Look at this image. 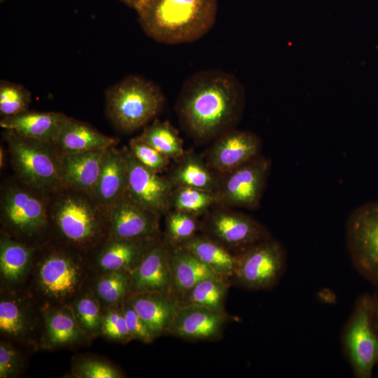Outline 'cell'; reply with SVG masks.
I'll return each instance as SVG.
<instances>
[{
	"label": "cell",
	"instance_id": "obj_1",
	"mask_svg": "<svg viewBox=\"0 0 378 378\" xmlns=\"http://www.w3.org/2000/svg\"><path fill=\"white\" fill-rule=\"evenodd\" d=\"M244 104L245 89L234 75L206 69L185 80L175 110L186 132L196 141H206L234 129Z\"/></svg>",
	"mask_w": 378,
	"mask_h": 378
},
{
	"label": "cell",
	"instance_id": "obj_2",
	"mask_svg": "<svg viewBox=\"0 0 378 378\" xmlns=\"http://www.w3.org/2000/svg\"><path fill=\"white\" fill-rule=\"evenodd\" d=\"M144 32L154 41L195 42L214 27L217 0H141L134 9Z\"/></svg>",
	"mask_w": 378,
	"mask_h": 378
},
{
	"label": "cell",
	"instance_id": "obj_3",
	"mask_svg": "<svg viewBox=\"0 0 378 378\" xmlns=\"http://www.w3.org/2000/svg\"><path fill=\"white\" fill-rule=\"evenodd\" d=\"M106 115L113 125L128 134L145 126L162 110L165 97L155 82L128 75L105 92Z\"/></svg>",
	"mask_w": 378,
	"mask_h": 378
},
{
	"label": "cell",
	"instance_id": "obj_4",
	"mask_svg": "<svg viewBox=\"0 0 378 378\" xmlns=\"http://www.w3.org/2000/svg\"><path fill=\"white\" fill-rule=\"evenodd\" d=\"M13 167L29 188L49 190L64 185L61 177L62 153L55 145L6 130Z\"/></svg>",
	"mask_w": 378,
	"mask_h": 378
},
{
	"label": "cell",
	"instance_id": "obj_5",
	"mask_svg": "<svg viewBox=\"0 0 378 378\" xmlns=\"http://www.w3.org/2000/svg\"><path fill=\"white\" fill-rule=\"evenodd\" d=\"M105 213L91 197L78 191L59 197L51 218L64 239L76 247L87 248L97 244L108 228Z\"/></svg>",
	"mask_w": 378,
	"mask_h": 378
},
{
	"label": "cell",
	"instance_id": "obj_6",
	"mask_svg": "<svg viewBox=\"0 0 378 378\" xmlns=\"http://www.w3.org/2000/svg\"><path fill=\"white\" fill-rule=\"evenodd\" d=\"M34 283L46 306L66 304L81 291L87 276L83 261L62 250H52L34 262Z\"/></svg>",
	"mask_w": 378,
	"mask_h": 378
},
{
	"label": "cell",
	"instance_id": "obj_7",
	"mask_svg": "<svg viewBox=\"0 0 378 378\" xmlns=\"http://www.w3.org/2000/svg\"><path fill=\"white\" fill-rule=\"evenodd\" d=\"M374 298L359 296L342 333L344 354L357 378H370L378 363V336L373 321Z\"/></svg>",
	"mask_w": 378,
	"mask_h": 378
},
{
	"label": "cell",
	"instance_id": "obj_8",
	"mask_svg": "<svg viewBox=\"0 0 378 378\" xmlns=\"http://www.w3.org/2000/svg\"><path fill=\"white\" fill-rule=\"evenodd\" d=\"M236 255L232 281L246 289L271 288L277 284L285 270V249L272 237L249 246Z\"/></svg>",
	"mask_w": 378,
	"mask_h": 378
},
{
	"label": "cell",
	"instance_id": "obj_9",
	"mask_svg": "<svg viewBox=\"0 0 378 378\" xmlns=\"http://www.w3.org/2000/svg\"><path fill=\"white\" fill-rule=\"evenodd\" d=\"M346 246L358 272L378 286V201L364 204L349 215Z\"/></svg>",
	"mask_w": 378,
	"mask_h": 378
},
{
	"label": "cell",
	"instance_id": "obj_10",
	"mask_svg": "<svg viewBox=\"0 0 378 378\" xmlns=\"http://www.w3.org/2000/svg\"><path fill=\"white\" fill-rule=\"evenodd\" d=\"M270 160L259 154L238 168L219 176L215 191L216 205L228 208L256 209L260 204Z\"/></svg>",
	"mask_w": 378,
	"mask_h": 378
},
{
	"label": "cell",
	"instance_id": "obj_11",
	"mask_svg": "<svg viewBox=\"0 0 378 378\" xmlns=\"http://www.w3.org/2000/svg\"><path fill=\"white\" fill-rule=\"evenodd\" d=\"M201 221V233L237 253L249 246L270 237L267 229L253 217L217 205Z\"/></svg>",
	"mask_w": 378,
	"mask_h": 378
},
{
	"label": "cell",
	"instance_id": "obj_12",
	"mask_svg": "<svg viewBox=\"0 0 378 378\" xmlns=\"http://www.w3.org/2000/svg\"><path fill=\"white\" fill-rule=\"evenodd\" d=\"M4 227L17 238H30L47 227L48 213L43 200L29 190L9 186L1 200Z\"/></svg>",
	"mask_w": 378,
	"mask_h": 378
},
{
	"label": "cell",
	"instance_id": "obj_13",
	"mask_svg": "<svg viewBox=\"0 0 378 378\" xmlns=\"http://www.w3.org/2000/svg\"><path fill=\"white\" fill-rule=\"evenodd\" d=\"M127 164V195L146 209L159 215L171 210L174 186L167 176L141 164L128 147L122 148Z\"/></svg>",
	"mask_w": 378,
	"mask_h": 378
},
{
	"label": "cell",
	"instance_id": "obj_14",
	"mask_svg": "<svg viewBox=\"0 0 378 378\" xmlns=\"http://www.w3.org/2000/svg\"><path fill=\"white\" fill-rule=\"evenodd\" d=\"M160 218L126 194L108 212V239L160 237Z\"/></svg>",
	"mask_w": 378,
	"mask_h": 378
},
{
	"label": "cell",
	"instance_id": "obj_15",
	"mask_svg": "<svg viewBox=\"0 0 378 378\" xmlns=\"http://www.w3.org/2000/svg\"><path fill=\"white\" fill-rule=\"evenodd\" d=\"M260 149L261 140L255 133L232 129L215 139L206 162L220 176L258 155Z\"/></svg>",
	"mask_w": 378,
	"mask_h": 378
},
{
	"label": "cell",
	"instance_id": "obj_16",
	"mask_svg": "<svg viewBox=\"0 0 378 378\" xmlns=\"http://www.w3.org/2000/svg\"><path fill=\"white\" fill-rule=\"evenodd\" d=\"M227 319L225 310L180 304L168 334L188 340H214L222 335Z\"/></svg>",
	"mask_w": 378,
	"mask_h": 378
},
{
	"label": "cell",
	"instance_id": "obj_17",
	"mask_svg": "<svg viewBox=\"0 0 378 378\" xmlns=\"http://www.w3.org/2000/svg\"><path fill=\"white\" fill-rule=\"evenodd\" d=\"M171 248L172 244L164 237L154 244L130 272L131 293L160 292L172 295Z\"/></svg>",
	"mask_w": 378,
	"mask_h": 378
},
{
	"label": "cell",
	"instance_id": "obj_18",
	"mask_svg": "<svg viewBox=\"0 0 378 378\" xmlns=\"http://www.w3.org/2000/svg\"><path fill=\"white\" fill-rule=\"evenodd\" d=\"M127 164L122 149L112 146L104 155L100 174L92 198L108 214L127 194Z\"/></svg>",
	"mask_w": 378,
	"mask_h": 378
},
{
	"label": "cell",
	"instance_id": "obj_19",
	"mask_svg": "<svg viewBox=\"0 0 378 378\" xmlns=\"http://www.w3.org/2000/svg\"><path fill=\"white\" fill-rule=\"evenodd\" d=\"M127 298L155 338L168 334L178 300L160 292L131 293Z\"/></svg>",
	"mask_w": 378,
	"mask_h": 378
},
{
	"label": "cell",
	"instance_id": "obj_20",
	"mask_svg": "<svg viewBox=\"0 0 378 378\" xmlns=\"http://www.w3.org/2000/svg\"><path fill=\"white\" fill-rule=\"evenodd\" d=\"M107 149L62 153L61 177L63 184L92 197Z\"/></svg>",
	"mask_w": 378,
	"mask_h": 378
},
{
	"label": "cell",
	"instance_id": "obj_21",
	"mask_svg": "<svg viewBox=\"0 0 378 378\" xmlns=\"http://www.w3.org/2000/svg\"><path fill=\"white\" fill-rule=\"evenodd\" d=\"M162 237L150 239H107L95 258L98 272H131Z\"/></svg>",
	"mask_w": 378,
	"mask_h": 378
},
{
	"label": "cell",
	"instance_id": "obj_22",
	"mask_svg": "<svg viewBox=\"0 0 378 378\" xmlns=\"http://www.w3.org/2000/svg\"><path fill=\"white\" fill-rule=\"evenodd\" d=\"M68 117L60 112L27 111L1 118L0 126L21 136L55 145Z\"/></svg>",
	"mask_w": 378,
	"mask_h": 378
},
{
	"label": "cell",
	"instance_id": "obj_23",
	"mask_svg": "<svg viewBox=\"0 0 378 378\" xmlns=\"http://www.w3.org/2000/svg\"><path fill=\"white\" fill-rule=\"evenodd\" d=\"M43 314L42 347L53 349L71 346L83 342L88 337L78 325L71 305L46 307Z\"/></svg>",
	"mask_w": 378,
	"mask_h": 378
},
{
	"label": "cell",
	"instance_id": "obj_24",
	"mask_svg": "<svg viewBox=\"0 0 378 378\" xmlns=\"http://www.w3.org/2000/svg\"><path fill=\"white\" fill-rule=\"evenodd\" d=\"M118 139L107 136L92 125L68 117L55 144L61 153H76L115 146Z\"/></svg>",
	"mask_w": 378,
	"mask_h": 378
},
{
	"label": "cell",
	"instance_id": "obj_25",
	"mask_svg": "<svg viewBox=\"0 0 378 378\" xmlns=\"http://www.w3.org/2000/svg\"><path fill=\"white\" fill-rule=\"evenodd\" d=\"M170 267L172 295L180 302L183 295L201 280L209 277H221L190 251L182 246L172 244L170 253Z\"/></svg>",
	"mask_w": 378,
	"mask_h": 378
},
{
	"label": "cell",
	"instance_id": "obj_26",
	"mask_svg": "<svg viewBox=\"0 0 378 378\" xmlns=\"http://www.w3.org/2000/svg\"><path fill=\"white\" fill-rule=\"evenodd\" d=\"M34 250L18 240L2 235L0 241V274L3 284L14 287L23 282L34 265Z\"/></svg>",
	"mask_w": 378,
	"mask_h": 378
},
{
	"label": "cell",
	"instance_id": "obj_27",
	"mask_svg": "<svg viewBox=\"0 0 378 378\" xmlns=\"http://www.w3.org/2000/svg\"><path fill=\"white\" fill-rule=\"evenodd\" d=\"M174 188L191 187L215 192L219 176L199 155L186 152L167 176Z\"/></svg>",
	"mask_w": 378,
	"mask_h": 378
},
{
	"label": "cell",
	"instance_id": "obj_28",
	"mask_svg": "<svg viewBox=\"0 0 378 378\" xmlns=\"http://www.w3.org/2000/svg\"><path fill=\"white\" fill-rule=\"evenodd\" d=\"M177 245L190 251L216 274L231 282L236 265V253L202 233Z\"/></svg>",
	"mask_w": 378,
	"mask_h": 378
},
{
	"label": "cell",
	"instance_id": "obj_29",
	"mask_svg": "<svg viewBox=\"0 0 378 378\" xmlns=\"http://www.w3.org/2000/svg\"><path fill=\"white\" fill-rule=\"evenodd\" d=\"M34 328L29 305L17 297H1L0 301V331L14 340H24Z\"/></svg>",
	"mask_w": 378,
	"mask_h": 378
},
{
	"label": "cell",
	"instance_id": "obj_30",
	"mask_svg": "<svg viewBox=\"0 0 378 378\" xmlns=\"http://www.w3.org/2000/svg\"><path fill=\"white\" fill-rule=\"evenodd\" d=\"M92 291L106 309L120 304L132 292L131 273L127 271L99 273Z\"/></svg>",
	"mask_w": 378,
	"mask_h": 378
},
{
	"label": "cell",
	"instance_id": "obj_31",
	"mask_svg": "<svg viewBox=\"0 0 378 378\" xmlns=\"http://www.w3.org/2000/svg\"><path fill=\"white\" fill-rule=\"evenodd\" d=\"M230 285V281L221 277L202 279L183 295L180 303L224 310L225 300Z\"/></svg>",
	"mask_w": 378,
	"mask_h": 378
},
{
	"label": "cell",
	"instance_id": "obj_32",
	"mask_svg": "<svg viewBox=\"0 0 378 378\" xmlns=\"http://www.w3.org/2000/svg\"><path fill=\"white\" fill-rule=\"evenodd\" d=\"M138 136L172 160H178L186 153L178 132L168 121L155 120Z\"/></svg>",
	"mask_w": 378,
	"mask_h": 378
},
{
	"label": "cell",
	"instance_id": "obj_33",
	"mask_svg": "<svg viewBox=\"0 0 378 378\" xmlns=\"http://www.w3.org/2000/svg\"><path fill=\"white\" fill-rule=\"evenodd\" d=\"M214 206H216V198L213 192L191 187L174 188L171 209L199 217L207 213Z\"/></svg>",
	"mask_w": 378,
	"mask_h": 378
},
{
	"label": "cell",
	"instance_id": "obj_34",
	"mask_svg": "<svg viewBox=\"0 0 378 378\" xmlns=\"http://www.w3.org/2000/svg\"><path fill=\"white\" fill-rule=\"evenodd\" d=\"M71 307L78 325L88 336L101 332L102 305L92 291L80 292L72 300Z\"/></svg>",
	"mask_w": 378,
	"mask_h": 378
},
{
	"label": "cell",
	"instance_id": "obj_35",
	"mask_svg": "<svg viewBox=\"0 0 378 378\" xmlns=\"http://www.w3.org/2000/svg\"><path fill=\"white\" fill-rule=\"evenodd\" d=\"M164 238L172 244H180L197 235L201 222L197 216L171 209L165 214Z\"/></svg>",
	"mask_w": 378,
	"mask_h": 378
},
{
	"label": "cell",
	"instance_id": "obj_36",
	"mask_svg": "<svg viewBox=\"0 0 378 378\" xmlns=\"http://www.w3.org/2000/svg\"><path fill=\"white\" fill-rule=\"evenodd\" d=\"M31 102L30 91L21 84L0 80V115L1 118L28 111Z\"/></svg>",
	"mask_w": 378,
	"mask_h": 378
},
{
	"label": "cell",
	"instance_id": "obj_37",
	"mask_svg": "<svg viewBox=\"0 0 378 378\" xmlns=\"http://www.w3.org/2000/svg\"><path fill=\"white\" fill-rule=\"evenodd\" d=\"M128 148L141 164L158 174L165 171L172 160L142 141L139 136L130 141Z\"/></svg>",
	"mask_w": 378,
	"mask_h": 378
},
{
	"label": "cell",
	"instance_id": "obj_38",
	"mask_svg": "<svg viewBox=\"0 0 378 378\" xmlns=\"http://www.w3.org/2000/svg\"><path fill=\"white\" fill-rule=\"evenodd\" d=\"M101 332L107 338L119 342L133 340L127 328L122 304L106 308L103 312Z\"/></svg>",
	"mask_w": 378,
	"mask_h": 378
},
{
	"label": "cell",
	"instance_id": "obj_39",
	"mask_svg": "<svg viewBox=\"0 0 378 378\" xmlns=\"http://www.w3.org/2000/svg\"><path fill=\"white\" fill-rule=\"evenodd\" d=\"M76 377L120 378L122 374L107 362L98 359H83L77 363L73 370Z\"/></svg>",
	"mask_w": 378,
	"mask_h": 378
},
{
	"label": "cell",
	"instance_id": "obj_40",
	"mask_svg": "<svg viewBox=\"0 0 378 378\" xmlns=\"http://www.w3.org/2000/svg\"><path fill=\"white\" fill-rule=\"evenodd\" d=\"M122 309L127 328L132 339L139 340L144 343L152 342L155 337L132 307L127 298L122 302Z\"/></svg>",
	"mask_w": 378,
	"mask_h": 378
},
{
	"label": "cell",
	"instance_id": "obj_41",
	"mask_svg": "<svg viewBox=\"0 0 378 378\" xmlns=\"http://www.w3.org/2000/svg\"><path fill=\"white\" fill-rule=\"evenodd\" d=\"M20 353L10 344L1 341L0 343V377L15 376L21 366Z\"/></svg>",
	"mask_w": 378,
	"mask_h": 378
},
{
	"label": "cell",
	"instance_id": "obj_42",
	"mask_svg": "<svg viewBox=\"0 0 378 378\" xmlns=\"http://www.w3.org/2000/svg\"><path fill=\"white\" fill-rule=\"evenodd\" d=\"M374 298V313L373 321L374 326L378 336V295H373Z\"/></svg>",
	"mask_w": 378,
	"mask_h": 378
},
{
	"label": "cell",
	"instance_id": "obj_43",
	"mask_svg": "<svg viewBox=\"0 0 378 378\" xmlns=\"http://www.w3.org/2000/svg\"><path fill=\"white\" fill-rule=\"evenodd\" d=\"M132 8L135 9L141 0H120Z\"/></svg>",
	"mask_w": 378,
	"mask_h": 378
},
{
	"label": "cell",
	"instance_id": "obj_44",
	"mask_svg": "<svg viewBox=\"0 0 378 378\" xmlns=\"http://www.w3.org/2000/svg\"><path fill=\"white\" fill-rule=\"evenodd\" d=\"M4 161H5V154L4 150L1 148L0 150V165L1 167H3L4 166Z\"/></svg>",
	"mask_w": 378,
	"mask_h": 378
},
{
	"label": "cell",
	"instance_id": "obj_45",
	"mask_svg": "<svg viewBox=\"0 0 378 378\" xmlns=\"http://www.w3.org/2000/svg\"><path fill=\"white\" fill-rule=\"evenodd\" d=\"M5 1H6V0H0V2H1V3H3V2H4Z\"/></svg>",
	"mask_w": 378,
	"mask_h": 378
}]
</instances>
